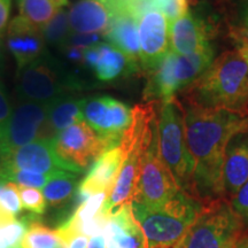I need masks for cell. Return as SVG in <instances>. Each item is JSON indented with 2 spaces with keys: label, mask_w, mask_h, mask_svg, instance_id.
I'll return each instance as SVG.
<instances>
[{
  "label": "cell",
  "mask_w": 248,
  "mask_h": 248,
  "mask_svg": "<svg viewBox=\"0 0 248 248\" xmlns=\"http://www.w3.org/2000/svg\"><path fill=\"white\" fill-rule=\"evenodd\" d=\"M184 126L186 147L192 161L188 194L200 202L224 198L225 152L233 136L248 132V113L191 104L185 110Z\"/></svg>",
  "instance_id": "6da1fadb"
},
{
  "label": "cell",
  "mask_w": 248,
  "mask_h": 248,
  "mask_svg": "<svg viewBox=\"0 0 248 248\" xmlns=\"http://www.w3.org/2000/svg\"><path fill=\"white\" fill-rule=\"evenodd\" d=\"M192 104L246 113L248 107V64L238 51H228L190 85Z\"/></svg>",
  "instance_id": "7a4b0ae2"
},
{
  "label": "cell",
  "mask_w": 248,
  "mask_h": 248,
  "mask_svg": "<svg viewBox=\"0 0 248 248\" xmlns=\"http://www.w3.org/2000/svg\"><path fill=\"white\" fill-rule=\"evenodd\" d=\"M132 213L146 235L148 248L171 247L181 240L193 224L202 208V202L181 190L160 207L131 202Z\"/></svg>",
  "instance_id": "3957f363"
},
{
  "label": "cell",
  "mask_w": 248,
  "mask_h": 248,
  "mask_svg": "<svg viewBox=\"0 0 248 248\" xmlns=\"http://www.w3.org/2000/svg\"><path fill=\"white\" fill-rule=\"evenodd\" d=\"M246 233L230 201L221 198L202 202L199 216L173 248H237Z\"/></svg>",
  "instance_id": "277c9868"
},
{
  "label": "cell",
  "mask_w": 248,
  "mask_h": 248,
  "mask_svg": "<svg viewBox=\"0 0 248 248\" xmlns=\"http://www.w3.org/2000/svg\"><path fill=\"white\" fill-rule=\"evenodd\" d=\"M80 88L78 80L46 52L17 71L16 90L22 101L51 104Z\"/></svg>",
  "instance_id": "5b68a950"
},
{
  "label": "cell",
  "mask_w": 248,
  "mask_h": 248,
  "mask_svg": "<svg viewBox=\"0 0 248 248\" xmlns=\"http://www.w3.org/2000/svg\"><path fill=\"white\" fill-rule=\"evenodd\" d=\"M157 140L161 159L171 171L179 187L190 193L192 161L186 147L184 116L175 99L162 104L161 107Z\"/></svg>",
  "instance_id": "8992f818"
},
{
  "label": "cell",
  "mask_w": 248,
  "mask_h": 248,
  "mask_svg": "<svg viewBox=\"0 0 248 248\" xmlns=\"http://www.w3.org/2000/svg\"><path fill=\"white\" fill-rule=\"evenodd\" d=\"M181 190L171 171L161 159L156 137L142 153L140 173L132 202L160 207L172 199Z\"/></svg>",
  "instance_id": "52a82bcc"
},
{
  "label": "cell",
  "mask_w": 248,
  "mask_h": 248,
  "mask_svg": "<svg viewBox=\"0 0 248 248\" xmlns=\"http://www.w3.org/2000/svg\"><path fill=\"white\" fill-rule=\"evenodd\" d=\"M84 121L97 132L108 150L117 147L132 121V110L116 99L102 95L86 99Z\"/></svg>",
  "instance_id": "ba28073f"
},
{
  "label": "cell",
  "mask_w": 248,
  "mask_h": 248,
  "mask_svg": "<svg viewBox=\"0 0 248 248\" xmlns=\"http://www.w3.org/2000/svg\"><path fill=\"white\" fill-rule=\"evenodd\" d=\"M48 105L21 101L14 108L7 125L0 135V159L24 145L38 140L47 120Z\"/></svg>",
  "instance_id": "9c48e42d"
},
{
  "label": "cell",
  "mask_w": 248,
  "mask_h": 248,
  "mask_svg": "<svg viewBox=\"0 0 248 248\" xmlns=\"http://www.w3.org/2000/svg\"><path fill=\"white\" fill-rule=\"evenodd\" d=\"M0 169H17L26 171L54 175L69 171L80 173L83 171L75 164L63 160L54 150L53 140L38 139L17 148L0 159Z\"/></svg>",
  "instance_id": "30bf717a"
},
{
  "label": "cell",
  "mask_w": 248,
  "mask_h": 248,
  "mask_svg": "<svg viewBox=\"0 0 248 248\" xmlns=\"http://www.w3.org/2000/svg\"><path fill=\"white\" fill-rule=\"evenodd\" d=\"M54 150L63 160L84 170L108 151L105 142L85 121L63 130L53 139Z\"/></svg>",
  "instance_id": "8fae6325"
},
{
  "label": "cell",
  "mask_w": 248,
  "mask_h": 248,
  "mask_svg": "<svg viewBox=\"0 0 248 248\" xmlns=\"http://www.w3.org/2000/svg\"><path fill=\"white\" fill-rule=\"evenodd\" d=\"M140 66L153 71L170 49V24L157 9L148 12L138 21Z\"/></svg>",
  "instance_id": "7c38bea8"
},
{
  "label": "cell",
  "mask_w": 248,
  "mask_h": 248,
  "mask_svg": "<svg viewBox=\"0 0 248 248\" xmlns=\"http://www.w3.org/2000/svg\"><path fill=\"white\" fill-rule=\"evenodd\" d=\"M125 5L126 0H79L69 11L71 33H105Z\"/></svg>",
  "instance_id": "4fadbf2b"
},
{
  "label": "cell",
  "mask_w": 248,
  "mask_h": 248,
  "mask_svg": "<svg viewBox=\"0 0 248 248\" xmlns=\"http://www.w3.org/2000/svg\"><path fill=\"white\" fill-rule=\"evenodd\" d=\"M123 159V152L117 146L102 153L93 162L88 175L82 179L76 190L74 198L76 208L92 195L102 192L110 193L120 173Z\"/></svg>",
  "instance_id": "5bb4252c"
},
{
  "label": "cell",
  "mask_w": 248,
  "mask_h": 248,
  "mask_svg": "<svg viewBox=\"0 0 248 248\" xmlns=\"http://www.w3.org/2000/svg\"><path fill=\"white\" fill-rule=\"evenodd\" d=\"M7 47L17 64V71L45 53V40L40 28L26 17H14L7 28Z\"/></svg>",
  "instance_id": "9a60e30c"
},
{
  "label": "cell",
  "mask_w": 248,
  "mask_h": 248,
  "mask_svg": "<svg viewBox=\"0 0 248 248\" xmlns=\"http://www.w3.org/2000/svg\"><path fill=\"white\" fill-rule=\"evenodd\" d=\"M210 37L208 24L188 11L170 24V49L178 55H191L208 47Z\"/></svg>",
  "instance_id": "2e32d148"
},
{
  "label": "cell",
  "mask_w": 248,
  "mask_h": 248,
  "mask_svg": "<svg viewBox=\"0 0 248 248\" xmlns=\"http://www.w3.org/2000/svg\"><path fill=\"white\" fill-rule=\"evenodd\" d=\"M106 248H148L146 235L132 213L131 203L110 214L106 229Z\"/></svg>",
  "instance_id": "e0dca14e"
},
{
  "label": "cell",
  "mask_w": 248,
  "mask_h": 248,
  "mask_svg": "<svg viewBox=\"0 0 248 248\" xmlns=\"http://www.w3.org/2000/svg\"><path fill=\"white\" fill-rule=\"evenodd\" d=\"M248 181V132L232 137L225 152L223 168L224 198L230 201Z\"/></svg>",
  "instance_id": "ac0fdd59"
},
{
  "label": "cell",
  "mask_w": 248,
  "mask_h": 248,
  "mask_svg": "<svg viewBox=\"0 0 248 248\" xmlns=\"http://www.w3.org/2000/svg\"><path fill=\"white\" fill-rule=\"evenodd\" d=\"M138 20L124 7L119 12L104 33L109 45L119 49L131 61L133 66L140 64V46L138 36Z\"/></svg>",
  "instance_id": "d6986e66"
},
{
  "label": "cell",
  "mask_w": 248,
  "mask_h": 248,
  "mask_svg": "<svg viewBox=\"0 0 248 248\" xmlns=\"http://www.w3.org/2000/svg\"><path fill=\"white\" fill-rule=\"evenodd\" d=\"M86 99H76L73 97L59 98L48 105L47 120L43 126L39 139L53 140L59 133L84 121V109Z\"/></svg>",
  "instance_id": "ffe728a7"
},
{
  "label": "cell",
  "mask_w": 248,
  "mask_h": 248,
  "mask_svg": "<svg viewBox=\"0 0 248 248\" xmlns=\"http://www.w3.org/2000/svg\"><path fill=\"white\" fill-rule=\"evenodd\" d=\"M176 58L177 54L172 49H169L157 67L151 71L144 91L145 100H161L163 104L173 100L175 93L179 90L175 76Z\"/></svg>",
  "instance_id": "44dd1931"
},
{
  "label": "cell",
  "mask_w": 248,
  "mask_h": 248,
  "mask_svg": "<svg viewBox=\"0 0 248 248\" xmlns=\"http://www.w3.org/2000/svg\"><path fill=\"white\" fill-rule=\"evenodd\" d=\"M98 49L99 57L92 70L94 71L99 80L109 82L119 78L123 74H129L138 69L122 52H120L114 46L106 43H100L98 45Z\"/></svg>",
  "instance_id": "7402d4cb"
},
{
  "label": "cell",
  "mask_w": 248,
  "mask_h": 248,
  "mask_svg": "<svg viewBox=\"0 0 248 248\" xmlns=\"http://www.w3.org/2000/svg\"><path fill=\"white\" fill-rule=\"evenodd\" d=\"M214 61L212 45L191 55H178L175 63V76L178 89L194 83L210 67Z\"/></svg>",
  "instance_id": "603a6c76"
},
{
  "label": "cell",
  "mask_w": 248,
  "mask_h": 248,
  "mask_svg": "<svg viewBox=\"0 0 248 248\" xmlns=\"http://www.w3.org/2000/svg\"><path fill=\"white\" fill-rule=\"evenodd\" d=\"M78 173L62 171L54 173L44 187L45 201L51 207H60L68 202L78 187Z\"/></svg>",
  "instance_id": "cb8c5ba5"
},
{
  "label": "cell",
  "mask_w": 248,
  "mask_h": 248,
  "mask_svg": "<svg viewBox=\"0 0 248 248\" xmlns=\"http://www.w3.org/2000/svg\"><path fill=\"white\" fill-rule=\"evenodd\" d=\"M37 217L33 214L15 218L0 209V248H23L22 244L28 229Z\"/></svg>",
  "instance_id": "d4e9b609"
},
{
  "label": "cell",
  "mask_w": 248,
  "mask_h": 248,
  "mask_svg": "<svg viewBox=\"0 0 248 248\" xmlns=\"http://www.w3.org/2000/svg\"><path fill=\"white\" fill-rule=\"evenodd\" d=\"M21 16L42 28L51 21L61 9L66 8L68 0H17Z\"/></svg>",
  "instance_id": "484cf974"
},
{
  "label": "cell",
  "mask_w": 248,
  "mask_h": 248,
  "mask_svg": "<svg viewBox=\"0 0 248 248\" xmlns=\"http://www.w3.org/2000/svg\"><path fill=\"white\" fill-rule=\"evenodd\" d=\"M23 248H68L67 241L61 237L58 230H52L43 224L42 218L31 223L24 237Z\"/></svg>",
  "instance_id": "4316f807"
},
{
  "label": "cell",
  "mask_w": 248,
  "mask_h": 248,
  "mask_svg": "<svg viewBox=\"0 0 248 248\" xmlns=\"http://www.w3.org/2000/svg\"><path fill=\"white\" fill-rule=\"evenodd\" d=\"M45 44L61 49L67 44L71 35L69 24V11L61 9L55 16L48 21L45 26L40 28Z\"/></svg>",
  "instance_id": "83f0119b"
},
{
  "label": "cell",
  "mask_w": 248,
  "mask_h": 248,
  "mask_svg": "<svg viewBox=\"0 0 248 248\" xmlns=\"http://www.w3.org/2000/svg\"><path fill=\"white\" fill-rule=\"evenodd\" d=\"M53 175L37 173L17 169H0V178L7 182L17 183L21 186L33 188H43L47 184L49 178Z\"/></svg>",
  "instance_id": "f1b7e54d"
},
{
  "label": "cell",
  "mask_w": 248,
  "mask_h": 248,
  "mask_svg": "<svg viewBox=\"0 0 248 248\" xmlns=\"http://www.w3.org/2000/svg\"><path fill=\"white\" fill-rule=\"evenodd\" d=\"M0 209L14 217L22 212L18 186L15 183L0 179Z\"/></svg>",
  "instance_id": "f546056e"
},
{
  "label": "cell",
  "mask_w": 248,
  "mask_h": 248,
  "mask_svg": "<svg viewBox=\"0 0 248 248\" xmlns=\"http://www.w3.org/2000/svg\"><path fill=\"white\" fill-rule=\"evenodd\" d=\"M18 194H20L21 202L24 208L36 215H42L45 213L46 201L44 194L38 188L18 185Z\"/></svg>",
  "instance_id": "4dcf8cb0"
},
{
  "label": "cell",
  "mask_w": 248,
  "mask_h": 248,
  "mask_svg": "<svg viewBox=\"0 0 248 248\" xmlns=\"http://www.w3.org/2000/svg\"><path fill=\"white\" fill-rule=\"evenodd\" d=\"M230 201L233 212L239 217L246 230H248V181Z\"/></svg>",
  "instance_id": "1f68e13d"
},
{
  "label": "cell",
  "mask_w": 248,
  "mask_h": 248,
  "mask_svg": "<svg viewBox=\"0 0 248 248\" xmlns=\"http://www.w3.org/2000/svg\"><path fill=\"white\" fill-rule=\"evenodd\" d=\"M155 8L160 11L167 17L169 24H171L176 18L184 14L179 5L178 0H153Z\"/></svg>",
  "instance_id": "d6a6232c"
},
{
  "label": "cell",
  "mask_w": 248,
  "mask_h": 248,
  "mask_svg": "<svg viewBox=\"0 0 248 248\" xmlns=\"http://www.w3.org/2000/svg\"><path fill=\"white\" fill-rule=\"evenodd\" d=\"M101 38L102 36L99 33H71L67 44L86 49L100 44Z\"/></svg>",
  "instance_id": "836d02e7"
},
{
  "label": "cell",
  "mask_w": 248,
  "mask_h": 248,
  "mask_svg": "<svg viewBox=\"0 0 248 248\" xmlns=\"http://www.w3.org/2000/svg\"><path fill=\"white\" fill-rule=\"evenodd\" d=\"M12 111L13 109L9 104L7 93H6L4 85L0 83V135L4 131L9 119H11Z\"/></svg>",
  "instance_id": "e575fe53"
},
{
  "label": "cell",
  "mask_w": 248,
  "mask_h": 248,
  "mask_svg": "<svg viewBox=\"0 0 248 248\" xmlns=\"http://www.w3.org/2000/svg\"><path fill=\"white\" fill-rule=\"evenodd\" d=\"M61 237L67 241L68 248H88V237L75 232H60Z\"/></svg>",
  "instance_id": "d590c367"
},
{
  "label": "cell",
  "mask_w": 248,
  "mask_h": 248,
  "mask_svg": "<svg viewBox=\"0 0 248 248\" xmlns=\"http://www.w3.org/2000/svg\"><path fill=\"white\" fill-rule=\"evenodd\" d=\"M84 51L85 49L69 44H66L61 48L62 53L71 63H84Z\"/></svg>",
  "instance_id": "8d00e7d4"
},
{
  "label": "cell",
  "mask_w": 248,
  "mask_h": 248,
  "mask_svg": "<svg viewBox=\"0 0 248 248\" xmlns=\"http://www.w3.org/2000/svg\"><path fill=\"white\" fill-rule=\"evenodd\" d=\"M12 0H0V38L7 28L9 13H11Z\"/></svg>",
  "instance_id": "74e56055"
},
{
  "label": "cell",
  "mask_w": 248,
  "mask_h": 248,
  "mask_svg": "<svg viewBox=\"0 0 248 248\" xmlns=\"http://www.w3.org/2000/svg\"><path fill=\"white\" fill-rule=\"evenodd\" d=\"M231 37L235 42L244 43V44H248V29H244V28H237V29L231 30Z\"/></svg>",
  "instance_id": "f35d334b"
},
{
  "label": "cell",
  "mask_w": 248,
  "mask_h": 248,
  "mask_svg": "<svg viewBox=\"0 0 248 248\" xmlns=\"http://www.w3.org/2000/svg\"><path fill=\"white\" fill-rule=\"evenodd\" d=\"M88 248H106V238H105V232L98 233L91 237Z\"/></svg>",
  "instance_id": "ab89813d"
},
{
  "label": "cell",
  "mask_w": 248,
  "mask_h": 248,
  "mask_svg": "<svg viewBox=\"0 0 248 248\" xmlns=\"http://www.w3.org/2000/svg\"><path fill=\"white\" fill-rule=\"evenodd\" d=\"M240 20L244 29H248V0H244L243 6H241Z\"/></svg>",
  "instance_id": "60d3db41"
},
{
  "label": "cell",
  "mask_w": 248,
  "mask_h": 248,
  "mask_svg": "<svg viewBox=\"0 0 248 248\" xmlns=\"http://www.w3.org/2000/svg\"><path fill=\"white\" fill-rule=\"evenodd\" d=\"M238 53L241 55V58H243L248 64V44L239 43V44H238Z\"/></svg>",
  "instance_id": "b9f144b4"
},
{
  "label": "cell",
  "mask_w": 248,
  "mask_h": 248,
  "mask_svg": "<svg viewBox=\"0 0 248 248\" xmlns=\"http://www.w3.org/2000/svg\"><path fill=\"white\" fill-rule=\"evenodd\" d=\"M237 248H248V232L244 235L243 239L240 240V243L238 244Z\"/></svg>",
  "instance_id": "7bdbcfd3"
},
{
  "label": "cell",
  "mask_w": 248,
  "mask_h": 248,
  "mask_svg": "<svg viewBox=\"0 0 248 248\" xmlns=\"http://www.w3.org/2000/svg\"><path fill=\"white\" fill-rule=\"evenodd\" d=\"M2 61V43H1V38H0V63Z\"/></svg>",
  "instance_id": "ee69618b"
},
{
  "label": "cell",
  "mask_w": 248,
  "mask_h": 248,
  "mask_svg": "<svg viewBox=\"0 0 248 248\" xmlns=\"http://www.w3.org/2000/svg\"><path fill=\"white\" fill-rule=\"evenodd\" d=\"M157 248H167V247H157Z\"/></svg>",
  "instance_id": "f6af8a7d"
},
{
  "label": "cell",
  "mask_w": 248,
  "mask_h": 248,
  "mask_svg": "<svg viewBox=\"0 0 248 248\" xmlns=\"http://www.w3.org/2000/svg\"><path fill=\"white\" fill-rule=\"evenodd\" d=\"M0 179H1V178H0Z\"/></svg>",
  "instance_id": "bcb514c9"
}]
</instances>
